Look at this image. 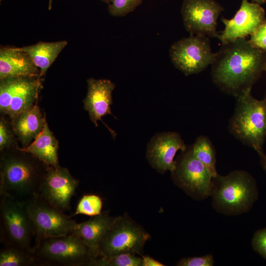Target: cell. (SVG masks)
I'll use <instances>...</instances> for the list:
<instances>
[{
	"instance_id": "6da1fadb",
	"label": "cell",
	"mask_w": 266,
	"mask_h": 266,
	"mask_svg": "<svg viewBox=\"0 0 266 266\" xmlns=\"http://www.w3.org/2000/svg\"><path fill=\"white\" fill-rule=\"evenodd\" d=\"M222 44L211 64L212 79L221 90L236 97L252 89L265 71L266 52L246 38Z\"/></svg>"
},
{
	"instance_id": "7a4b0ae2",
	"label": "cell",
	"mask_w": 266,
	"mask_h": 266,
	"mask_svg": "<svg viewBox=\"0 0 266 266\" xmlns=\"http://www.w3.org/2000/svg\"><path fill=\"white\" fill-rule=\"evenodd\" d=\"M48 167L29 153L16 148L2 153L0 163V195L27 204L38 195Z\"/></svg>"
},
{
	"instance_id": "3957f363",
	"label": "cell",
	"mask_w": 266,
	"mask_h": 266,
	"mask_svg": "<svg viewBox=\"0 0 266 266\" xmlns=\"http://www.w3.org/2000/svg\"><path fill=\"white\" fill-rule=\"evenodd\" d=\"M251 89L235 97L236 106L229 129L236 138L253 148L260 156L264 153L266 138V102L253 97Z\"/></svg>"
},
{
	"instance_id": "277c9868",
	"label": "cell",
	"mask_w": 266,
	"mask_h": 266,
	"mask_svg": "<svg viewBox=\"0 0 266 266\" xmlns=\"http://www.w3.org/2000/svg\"><path fill=\"white\" fill-rule=\"evenodd\" d=\"M211 196L216 210L227 215L248 212L258 197L255 180L247 172L236 170L213 179Z\"/></svg>"
},
{
	"instance_id": "5b68a950",
	"label": "cell",
	"mask_w": 266,
	"mask_h": 266,
	"mask_svg": "<svg viewBox=\"0 0 266 266\" xmlns=\"http://www.w3.org/2000/svg\"><path fill=\"white\" fill-rule=\"evenodd\" d=\"M33 255L35 266H88L95 258L85 242L71 233L41 239L33 246Z\"/></svg>"
},
{
	"instance_id": "8992f818",
	"label": "cell",
	"mask_w": 266,
	"mask_h": 266,
	"mask_svg": "<svg viewBox=\"0 0 266 266\" xmlns=\"http://www.w3.org/2000/svg\"><path fill=\"white\" fill-rule=\"evenodd\" d=\"M0 240L3 245H13L33 252L35 232L26 204L0 196Z\"/></svg>"
},
{
	"instance_id": "52a82bcc",
	"label": "cell",
	"mask_w": 266,
	"mask_h": 266,
	"mask_svg": "<svg viewBox=\"0 0 266 266\" xmlns=\"http://www.w3.org/2000/svg\"><path fill=\"white\" fill-rule=\"evenodd\" d=\"M149 237V233L129 217H114L100 242L96 258L122 253L141 255Z\"/></svg>"
},
{
	"instance_id": "ba28073f",
	"label": "cell",
	"mask_w": 266,
	"mask_h": 266,
	"mask_svg": "<svg viewBox=\"0 0 266 266\" xmlns=\"http://www.w3.org/2000/svg\"><path fill=\"white\" fill-rule=\"evenodd\" d=\"M169 57L174 66L186 75L199 73L211 65L215 53L211 48L208 37L190 34L174 42Z\"/></svg>"
},
{
	"instance_id": "9c48e42d",
	"label": "cell",
	"mask_w": 266,
	"mask_h": 266,
	"mask_svg": "<svg viewBox=\"0 0 266 266\" xmlns=\"http://www.w3.org/2000/svg\"><path fill=\"white\" fill-rule=\"evenodd\" d=\"M42 84L41 77H12L0 79V110L13 120L34 105Z\"/></svg>"
},
{
	"instance_id": "30bf717a",
	"label": "cell",
	"mask_w": 266,
	"mask_h": 266,
	"mask_svg": "<svg viewBox=\"0 0 266 266\" xmlns=\"http://www.w3.org/2000/svg\"><path fill=\"white\" fill-rule=\"evenodd\" d=\"M35 232L34 245L41 239L70 234L77 222L38 196L26 204Z\"/></svg>"
},
{
	"instance_id": "8fae6325",
	"label": "cell",
	"mask_w": 266,
	"mask_h": 266,
	"mask_svg": "<svg viewBox=\"0 0 266 266\" xmlns=\"http://www.w3.org/2000/svg\"><path fill=\"white\" fill-rule=\"evenodd\" d=\"M172 174L177 185L192 198L203 200L211 196L213 178L206 167L195 157L192 149L177 163Z\"/></svg>"
},
{
	"instance_id": "7c38bea8",
	"label": "cell",
	"mask_w": 266,
	"mask_h": 266,
	"mask_svg": "<svg viewBox=\"0 0 266 266\" xmlns=\"http://www.w3.org/2000/svg\"><path fill=\"white\" fill-rule=\"evenodd\" d=\"M224 8L214 0H184L181 8L183 24L190 34L219 39L217 19Z\"/></svg>"
},
{
	"instance_id": "4fadbf2b",
	"label": "cell",
	"mask_w": 266,
	"mask_h": 266,
	"mask_svg": "<svg viewBox=\"0 0 266 266\" xmlns=\"http://www.w3.org/2000/svg\"><path fill=\"white\" fill-rule=\"evenodd\" d=\"M79 181L65 167L48 166L42 181L38 197L48 204L65 212L70 208V201Z\"/></svg>"
},
{
	"instance_id": "5bb4252c",
	"label": "cell",
	"mask_w": 266,
	"mask_h": 266,
	"mask_svg": "<svg viewBox=\"0 0 266 266\" xmlns=\"http://www.w3.org/2000/svg\"><path fill=\"white\" fill-rule=\"evenodd\" d=\"M266 20L265 10L260 5L242 0L239 8L232 19H221L225 28L219 39L222 44H225L246 38L254 33Z\"/></svg>"
},
{
	"instance_id": "9a60e30c",
	"label": "cell",
	"mask_w": 266,
	"mask_h": 266,
	"mask_svg": "<svg viewBox=\"0 0 266 266\" xmlns=\"http://www.w3.org/2000/svg\"><path fill=\"white\" fill-rule=\"evenodd\" d=\"M186 145L179 134L164 133L153 137L148 145L147 158L151 166L161 173H172L176 168L174 157L178 150H186Z\"/></svg>"
},
{
	"instance_id": "2e32d148",
	"label": "cell",
	"mask_w": 266,
	"mask_h": 266,
	"mask_svg": "<svg viewBox=\"0 0 266 266\" xmlns=\"http://www.w3.org/2000/svg\"><path fill=\"white\" fill-rule=\"evenodd\" d=\"M87 83V94L83 101L84 108L96 127L99 120L105 124L102 117L107 114L113 115L111 105L113 103L112 94L115 85L109 80L93 78H89Z\"/></svg>"
},
{
	"instance_id": "e0dca14e",
	"label": "cell",
	"mask_w": 266,
	"mask_h": 266,
	"mask_svg": "<svg viewBox=\"0 0 266 266\" xmlns=\"http://www.w3.org/2000/svg\"><path fill=\"white\" fill-rule=\"evenodd\" d=\"M40 72L39 68L27 53L16 47L0 48V79L12 77L40 76Z\"/></svg>"
},
{
	"instance_id": "ac0fdd59",
	"label": "cell",
	"mask_w": 266,
	"mask_h": 266,
	"mask_svg": "<svg viewBox=\"0 0 266 266\" xmlns=\"http://www.w3.org/2000/svg\"><path fill=\"white\" fill-rule=\"evenodd\" d=\"M114 218L109 215L108 211H103L86 221L77 223L71 233L81 238L90 248L96 258L100 242Z\"/></svg>"
},
{
	"instance_id": "d6986e66",
	"label": "cell",
	"mask_w": 266,
	"mask_h": 266,
	"mask_svg": "<svg viewBox=\"0 0 266 266\" xmlns=\"http://www.w3.org/2000/svg\"><path fill=\"white\" fill-rule=\"evenodd\" d=\"M46 121L40 108L34 105L12 120L13 130L24 147L29 145L41 132Z\"/></svg>"
},
{
	"instance_id": "ffe728a7",
	"label": "cell",
	"mask_w": 266,
	"mask_h": 266,
	"mask_svg": "<svg viewBox=\"0 0 266 266\" xmlns=\"http://www.w3.org/2000/svg\"><path fill=\"white\" fill-rule=\"evenodd\" d=\"M17 148L30 154L48 166H60L58 141L49 128L46 121L41 132L29 145Z\"/></svg>"
},
{
	"instance_id": "44dd1931",
	"label": "cell",
	"mask_w": 266,
	"mask_h": 266,
	"mask_svg": "<svg viewBox=\"0 0 266 266\" xmlns=\"http://www.w3.org/2000/svg\"><path fill=\"white\" fill-rule=\"evenodd\" d=\"M66 40L56 42H39L35 44L16 47L27 53L35 65L40 70V76L44 75L60 53L66 46Z\"/></svg>"
},
{
	"instance_id": "7402d4cb",
	"label": "cell",
	"mask_w": 266,
	"mask_h": 266,
	"mask_svg": "<svg viewBox=\"0 0 266 266\" xmlns=\"http://www.w3.org/2000/svg\"><path fill=\"white\" fill-rule=\"evenodd\" d=\"M35 266L33 252L13 245H3L0 251V266Z\"/></svg>"
},
{
	"instance_id": "603a6c76",
	"label": "cell",
	"mask_w": 266,
	"mask_h": 266,
	"mask_svg": "<svg viewBox=\"0 0 266 266\" xmlns=\"http://www.w3.org/2000/svg\"><path fill=\"white\" fill-rule=\"evenodd\" d=\"M191 149L195 157L206 167L213 178L216 177L218 174L216 168L215 151L210 139L204 135L199 136Z\"/></svg>"
},
{
	"instance_id": "cb8c5ba5",
	"label": "cell",
	"mask_w": 266,
	"mask_h": 266,
	"mask_svg": "<svg viewBox=\"0 0 266 266\" xmlns=\"http://www.w3.org/2000/svg\"><path fill=\"white\" fill-rule=\"evenodd\" d=\"M88 266H142V259L131 253H122L107 257H98Z\"/></svg>"
},
{
	"instance_id": "d4e9b609",
	"label": "cell",
	"mask_w": 266,
	"mask_h": 266,
	"mask_svg": "<svg viewBox=\"0 0 266 266\" xmlns=\"http://www.w3.org/2000/svg\"><path fill=\"white\" fill-rule=\"evenodd\" d=\"M102 202L101 198L94 194L84 195L79 200L73 216L83 214L91 217L101 213Z\"/></svg>"
},
{
	"instance_id": "484cf974",
	"label": "cell",
	"mask_w": 266,
	"mask_h": 266,
	"mask_svg": "<svg viewBox=\"0 0 266 266\" xmlns=\"http://www.w3.org/2000/svg\"><path fill=\"white\" fill-rule=\"evenodd\" d=\"M143 0H107L109 13L115 17H123L133 12Z\"/></svg>"
},
{
	"instance_id": "4316f807",
	"label": "cell",
	"mask_w": 266,
	"mask_h": 266,
	"mask_svg": "<svg viewBox=\"0 0 266 266\" xmlns=\"http://www.w3.org/2000/svg\"><path fill=\"white\" fill-rule=\"evenodd\" d=\"M214 264L213 257L207 254L201 257H188L181 259L177 263L178 266H212Z\"/></svg>"
},
{
	"instance_id": "83f0119b",
	"label": "cell",
	"mask_w": 266,
	"mask_h": 266,
	"mask_svg": "<svg viewBox=\"0 0 266 266\" xmlns=\"http://www.w3.org/2000/svg\"><path fill=\"white\" fill-rule=\"evenodd\" d=\"M248 40L254 47L266 52V20L250 35Z\"/></svg>"
},
{
	"instance_id": "f1b7e54d",
	"label": "cell",
	"mask_w": 266,
	"mask_h": 266,
	"mask_svg": "<svg viewBox=\"0 0 266 266\" xmlns=\"http://www.w3.org/2000/svg\"><path fill=\"white\" fill-rule=\"evenodd\" d=\"M13 134L7 122L1 118L0 121V150L9 149L13 144Z\"/></svg>"
},
{
	"instance_id": "f546056e",
	"label": "cell",
	"mask_w": 266,
	"mask_h": 266,
	"mask_svg": "<svg viewBox=\"0 0 266 266\" xmlns=\"http://www.w3.org/2000/svg\"><path fill=\"white\" fill-rule=\"evenodd\" d=\"M253 249L266 260V228L259 230L252 239Z\"/></svg>"
},
{
	"instance_id": "4dcf8cb0",
	"label": "cell",
	"mask_w": 266,
	"mask_h": 266,
	"mask_svg": "<svg viewBox=\"0 0 266 266\" xmlns=\"http://www.w3.org/2000/svg\"><path fill=\"white\" fill-rule=\"evenodd\" d=\"M142 266H164L165 265L149 256H142Z\"/></svg>"
},
{
	"instance_id": "1f68e13d",
	"label": "cell",
	"mask_w": 266,
	"mask_h": 266,
	"mask_svg": "<svg viewBox=\"0 0 266 266\" xmlns=\"http://www.w3.org/2000/svg\"><path fill=\"white\" fill-rule=\"evenodd\" d=\"M261 165L266 173V154L263 153L260 156Z\"/></svg>"
},
{
	"instance_id": "d6a6232c",
	"label": "cell",
	"mask_w": 266,
	"mask_h": 266,
	"mask_svg": "<svg viewBox=\"0 0 266 266\" xmlns=\"http://www.w3.org/2000/svg\"><path fill=\"white\" fill-rule=\"evenodd\" d=\"M253 1L259 5L266 3V0H253Z\"/></svg>"
},
{
	"instance_id": "836d02e7",
	"label": "cell",
	"mask_w": 266,
	"mask_h": 266,
	"mask_svg": "<svg viewBox=\"0 0 266 266\" xmlns=\"http://www.w3.org/2000/svg\"><path fill=\"white\" fill-rule=\"evenodd\" d=\"M53 0H49V5H48V9L51 10L52 7V3Z\"/></svg>"
},
{
	"instance_id": "e575fe53",
	"label": "cell",
	"mask_w": 266,
	"mask_h": 266,
	"mask_svg": "<svg viewBox=\"0 0 266 266\" xmlns=\"http://www.w3.org/2000/svg\"><path fill=\"white\" fill-rule=\"evenodd\" d=\"M264 100L266 102V95H265V98H264Z\"/></svg>"
},
{
	"instance_id": "d590c367",
	"label": "cell",
	"mask_w": 266,
	"mask_h": 266,
	"mask_svg": "<svg viewBox=\"0 0 266 266\" xmlns=\"http://www.w3.org/2000/svg\"><path fill=\"white\" fill-rule=\"evenodd\" d=\"M101 1L107 3V0H101Z\"/></svg>"
},
{
	"instance_id": "8d00e7d4",
	"label": "cell",
	"mask_w": 266,
	"mask_h": 266,
	"mask_svg": "<svg viewBox=\"0 0 266 266\" xmlns=\"http://www.w3.org/2000/svg\"><path fill=\"white\" fill-rule=\"evenodd\" d=\"M265 72H266V67H265Z\"/></svg>"
},
{
	"instance_id": "74e56055",
	"label": "cell",
	"mask_w": 266,
	"mask_h": 266,
	"mask_svg": "<svg viewBox=\"0 0 266 266\" xmlns=\"http://www.w3.org/2000/svg\"><path fill=\"white\" fill-rule=\"evenodd\" d=\"M0 0L1 1V0Z\"/></svg>"
}]
</instances>
